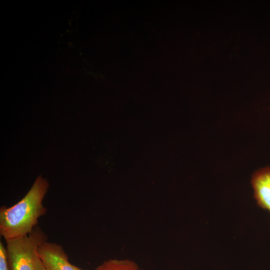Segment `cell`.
<instances>
[{"label":"cell","instance_id":"cell-1","mask_svg":"<svg viewBox=\"0 0 270 270\" xmlns=\"http://www.w3.org/2000/svg\"><path fill=\"white\" fill-rule=\"evenodd\" d=\"M48 186L40 175L18 202L0 208V234L6 241L27 236L37 226L40 218L46 213L42 201Z\"/></svg>","mask_w":270,"mask_h":270},{"label":"cell","instance_id":"cell-2","mask_svg":"<svg viewBox=\"0 0 270 270\" xmlns=\"http://www.w3.org/2000/svg\"><path fill=\"white\" fill-rule=\"evenodd\" d=\"M46 238L36 226L27 236L6 241L9 270H46L38 250Z\"/></svg>","mask_w":270,"mask_h":270},{"label":"cell","instance_id":"cell-3","mask_svg":"<svg viewBox=\"0 0 270 270\" xmlns=\"http://www.w3.org/2000/svg\"><path fill=\"white\" fill-rule=\"evenodd\" d=\"M38 252L46 270H83L68 262L62 246L58 244L46 241Z\"/></svg>","mask_w":270,"mask_h":270},{"label":"cell","instance_id":"cell-4","mask_svg":"<svg viewBox=\"0 0 270 270\" xmlns=\"http://www.w3.org/2000/svg\"><path fill=\"white\" fill-rule=\"evenodd\" d=\"M251 184L257 204L270 213V166L256 170L252 176Z\"/></svg>","mask_w":270,"mask_h":270},{"label":"cell","instance_id":"cell-5","mask_svg":"<svg viewBox=\"0 0 270 270\" xmlns=\"http://www.w3.org/2000/svg\"><path fill=\"white\" fill-rule=\"evenodd\" d=\"M95 270H143L134 261L128 259H110L104 261Z\"/></svg>","mask_w":270,"mask_h":270},{"label":"cell","instance_id":"cell-6","mask_svg":"<svg viewBox=\"0 0 270 270\" xmlns=\"http://www.w3.org/2000/svg\"><path fill=\"white\" fill-rule=\"evenodd\" d=\"M0 270H9L6 247L0 242Z\"/></svg>","mask_w":270,"mask_h":270},{"label":"cell","instance_id":"cell-7","mask_svg":"<svg viewBox=\"0 0 270 270\" xmlns=\"http://www.w3.org/2000/svg\"></svg>","mask_w":270,"mask_h":270}]
</instances>
